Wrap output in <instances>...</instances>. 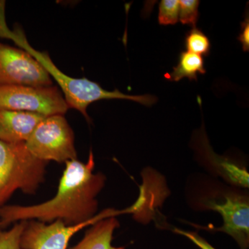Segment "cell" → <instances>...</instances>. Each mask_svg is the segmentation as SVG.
<instances>
[{"mask_svg": "<svg viewBox=\"0 0 249 249\" xmlns=\"http://www.w3.org/2000/svg\"><path fill=\"white\" fill-rule=\"evenodd\" d=\"M0 109L50 116L64 115L69 107L58 87L4 85L0 86Z\"/></svg>", "mask_w": 249, "mask_h": 249, "instance_id": "cell-5", "label": "cell"}, {"mask_svg": "<svg viewBox=\"0 0 249 249\" xmlns=\"http://www.w3.org/2000/svg\"><path fill=\"white\" fill-rule=\"evenodd\" d=\"M70 249H78V247H77V245L75 246V247H72V248Z\"/></svg>", "mask_w": 249, "mask_h": 249, "instance_id": "cell-19", "label": "cell"}, {"mask_svg": "<svg viewBox=\"0 0 249 249\" xmlns=\"http://www.w3.org/2000/svg\"><path fill=\"white\" fill-rule=\"evenodd\" d=\"M25 144L33 155L45 161L66 163L77 160L74 133L63 115L47 116Z\"/></svg>", "mask_w": 249, "mask_h": 249, "instance_id": "cell-4", "label": "cell"}, {"mask_svg": "<svg viewBox=\"0 0 249 249\" xmlns=\"http://www.w3.org/2000/svg\"><path fill=\"white\" fill-rule=\"evenodd\" d=\"M174 231L179 235L185 236L201 249H216L196 232L185 231L180 230L178 229H175Z\"/></svg>", "mask_w": 249, "mask_h": 249, "instance_id": "cell-17", "label": "cell"}, {"mask_svg": "<svg viewBox=\"0 0 249 249\" xmlns=\"http://www.w3.org/2000/svg\"><path fill=\"white\" fill-rule=\"evenodd\" d=\"M179 1L162 0L159 6L158 22L160 25H174L178 21Z\"/></svg>", "mask_w": 249, "mask_h": 249, "instance_id": "cell-15", "label": "cell"}, {"mask_svg": "<svg viewBox=\"0 0 249 249\" xmlns=\"http://www.w3.org/2000/svg\"><path fill=\"white\" fill-rule=\"evenodd\" d=\"M2 228H3L2 224H1V222H0V231L1 230V229H2Z\"/></svg>", "mask_w": 249, "mask_h": 249, "instance_id": "cell-20", "label": "cell"}, {"mask_svg": "<svg viewBox=\"0 0 249 249\" xmlns=\"http://www.w3.org/2000/svg\"><path fill=\"white\" fill-rule=\"evenodd\" d=\"M202 204L206 209L217 211L222 216V227L211 229L231 236L241 249L249 248V203L247 196L228 193L224 195V199L217 201L210 198L203 201Z\"/></svg>", "mask_w": 249, "mask_h": 249, "instance_id": "cell-8", "label": "cell"}, {"mask_svg": "<svg viewBox=\"0 0 249 249\" xmlns=\"http://www.w3.org/2000/svg\"><path fill=\"white\" fill-rule=\"evenodd\" d=\"M119 227L115 216L101 219L91 225L77 247L78 249H124L111 245L113 233Z\"/></svg>", "mask_w": 249, "mask_h": 249, "instance_id": "cell-11", "label": "cell"}, {"mask_svg": "<svg viewBox=\"0 0 249 249\" xmlns=\"http://www.w3.org/2000/svg\"><path fill=\"white\" fill-rule=\"evenodd\" d=\"M56 195L50 200L33 206L4 205L0 208L2 227L21 221L51 223L61 220L66 225L89 221L98 209L96 196L106 183L102 173H93L95 166L92 150L87 163L73 160L67 161Z\"/></svg>", "mask_w": 249, "mask_h": 249, "instance_id": "cell-1", "label": "cell"}, {"mask_svg": "<svg viewBox=\"0 0 249 249\" xmlns=\"http://www.w3.org/2000/svg\"><path fill=\"white\" fill-rule=\"evenodd\" d=\"M48 163L33 155L25 142L0 141V208L17 190L35 194L45 181Z\"/></svg>", "mask_w": 249, "mask_h": 249, "instance_id": "cell-3", "label": "cell"}, {"mask_svg": "<svg viewBox=\"0 0 249 249\" xmlns=\"http://www.w3.org/2000/svg\"><path fill=\"white\" fill-rule=\"evenodd\" d=\"M185 47L187 52L208 56L211 52V42L208 36L198 28H193L185 36Z\"/></svg>", "mask_w": 249, "mask_h": 249, "instance_id": "cell-13", "label": "cell"}, {"mask_svg": "<svg viewBox=\"0 0 249 249\" xmlns=\"http://www.w3.org/2000/svg\"><path fill=\"white\" fill-rule=\"evenodd\" d=\"M237 40L242 44L244 52H249V16L248 10L245 19L241 23V31Z\"/></svg>", "mask_w": 249, "mask_h": 249, "instance_id": "cell-18", "label": "cell"}, {"mask_svg": "<svg viewBox=\"0 0 249 249\" xmlns=\"http://www.w3.org/2000/svg\"><path fill=\"white\" fill-rule=\"evenodd\" d=\"M195 148L206 160H209L213 166L215 167L219 174L229 181L242 187H249V173L245 168L236 164L225 157L214 154L209 145L204 125L194 135Z\"/></svg>", "mask_w": 249, "mask_h": 249, "instance_id": "cell-10", "label": "cell"}, {"mask_svg": "<svg viewBox=\"0 0 249 249\" xmlns=\"http://www.w3.org/2000/svg\"><path fill=\"white\" fill-rule=\"evenodd\" d=\"M46 117L27 111L0 109V141L11 143L27 142Z\"/></svg>", "mask_w": 249, "mask_h": 249, "instance_id": "cell-9", "label": "cell"}, {"mask_svg": "<svg viewBox=\"0 0 249 249\" xmlns=\"http://www.w3.org/2000/svg\"><path fill=\"white\" fill-rule=\"evenodd\" d=\"M204 58L191 52H181L178 56V63L173 67L171 73H165L164 78L170 81L178 82L184 78L191 80H197L198 74H204Z\"/></svg>", "mask_w": 249, "mask_h": 249, "instance_id": "cell-12", "label": "cell"}, {"mask_svg": "<svg viewBox=\"0 0 249 249\" xmlns=\"http://www.w3.org/2000/svg\"><path fill=\"white\" fill-rule=\"evenodd\" d=\"M198 0H181L179 1L178 21L182 24L196 28L199 18Z\"/></svg>", "mask_w": 249, "mask_h": 249, "instance_id": "cell-16", "label": "cell"}, {"mask_svg": "<svg viewBox=\"0 0 249 249\" xmlns=\"http://www.w3.org/2000/svg\"><path fill=\"white\" fill-rule=\"evenodd\" d=\"M4 1L0 0V37L14 41L16 45L32 55L48 72L49 76L57 82L64 93L69 108L76 109L90 121L87 113L88 106L91 103L101 100H129L140 103L142 106L151 107L158 101L157 96L150 94L128 95L121 92L119 90L107 91L103 89L97 83L88 78H75L69 76L55 66L47 52H39L33 48L28 42L24 31L19 27L10 29L6 24L5 17Z\"/></svg>", "mask_w": 249, "mask_h": 249, "instance_id": "cell-2", "label": "cell"}, {"mask_svg": "<svg viewBox=\"0 0 249 249\" xmlns=\"http://www.w3.org/2000/svg\"><path fill=\"white\" fill-rule=\"evenodd\" d=\"M27 221H21L9 231H0V249H22L20 239Z\"/></svg>", "mask_w": 249, "mask_h": 249, "instance_id": "cell-14", "label": "cell"}, {"mask_svg": "<svg viewBox=\"0 0 249 249\" xmlns=\"http://www.w3.org/2000/svg\"><path fill=\"white\" fill-rule=\"evenodd\" d=\"M53 81L43 66L22 49L0 42V86H52Z\"/></svg>", "mask_w": 249, "mask_h": 249, "instance_id": "cell-7", "label": "cell"}, {"mask_svg": "<svg viewBox=\"0 0 249 249\" xmlns=\"http://www.w3.org/2000/svg\"><path fill=\"white\" fill-rule=\"evenodd\" d=\"M117 213L114 210H106L89 221L76 225H66L61 220H55L49 224L37 220L27 221L21 235V248L67 249L70 239L80 230Z\"/></svg>", "mask_w": 249, "mask_h": 249, "instance_id": "cell-6", "label": "cell"}]
</instances>
